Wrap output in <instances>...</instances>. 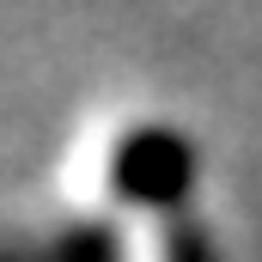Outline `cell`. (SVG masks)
<instances>
[{
	"mask_svg": "<svg viewBox=\"0 0 262 262\" xmlns=\"http://www.w3.org/2000/svg\"><path fill=\"white\" fill-rule=\"evenodd\" d=\"M18 262H122V244H116V232L104 220H73L61 232H49L31 256H18Z\"/></svg>",
	"mask_w": 262,
	"mask_h": 262,
	"instance_id": "obj_2",
	"label": "cell"
},
{
	"mask_svg": "<svg viewBox=\"0 0 262 262\" xmlns=\"http://www.w3.org/2000/svg\"><path fill=\"white\" fill-rule=\"evenodd\" d=\"M189 183H195V146L171 122H134L104 152V195L122 207L165 213L189 195Z\"/></svg>",
	"mask_w": 262,
	"mask_h": 262,
	"instance_id": "obj_1",
	"label": "cell"
}]
</instances>
